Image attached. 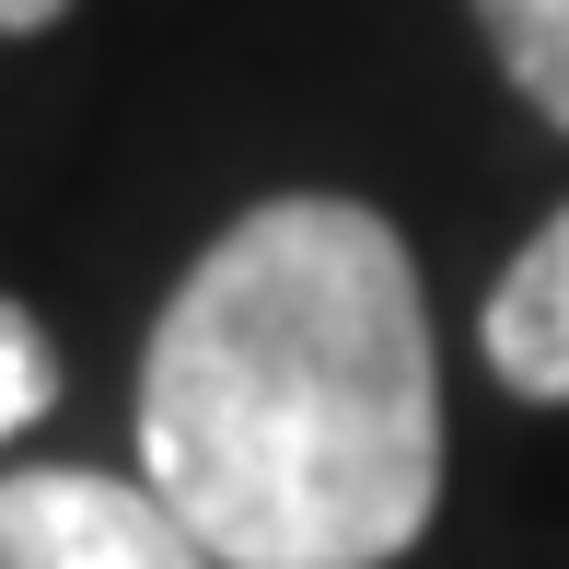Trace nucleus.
Returning a JSON list of instances; mask_svg holds the SVG:
<instances>
[{"label": "nucleus", "mask_w": 569, "mask_h": 569, "mask_svg": "<svg viewBox=\"0 0 569 569\" xmlns=\"http://www.w3.org/2000/svg\"><path fill=\"white\" fill-rule=\"evenodd\" d=\"M0 569H221L163 488L93 477V465H23L0 477Z\"/></svg>", "instance_id": "obj_2"}, {"label": "nucleus", "mask_w": 569, "mask_h": 569, "mask_svg": "<svg viewBox=\"0 0 569 569\" xmlns=\"http://www.w3.org/2000/svg\"><path fill=\"white\" fill-rule=\"evenodd\" d=\"M47 396H59V349H47V326L23 302H0V442L23 419H47Z\"/></svg>", "instance_id": "obj_5"}, {"label": "nucleus", "mask_w": 569, "mask_h": 569, "mask_svg": "<svg viewBox=\"0 0 569 569\" xmlns=\"http://www.w3.org/2000/svg\"><path fill=\"white\" fill-rule=\"evenodd\" d=\"M477 338H488V372H500L523 407H569V210L500 268Z\"/></svg>", "instance_id": "obj_3"}, {"label": "nucleus", "mask_w": 569, "mask_h": 569, "mask_svg": "<svg viewBox=\"0 0 569 569\" xmlns=\"http://www.w3.org/2000/svg\"><path fill=\"white\" fill-rule=\"evenodd\" d=\"M59 12H70V0H0V36H47Z\"/></svg>", "instance_id": "obj_6"}, {"label": "nucleus", "mask_w": 569, "mask_h": 569, "mask_svg": "<svg viewBox=\"0 0 569 569\" xmlns=\"http://www.w3.org/2000/svg\"><path fill=\"white\" fill-rule=\"evenodd\" d=\"M140 465L221 569H396L442 511L419 256L360 198H268L174 279Z\"/></svg>", "instance_id": "obj_1"}, {"label": "nucleus", "mask_w": 569, "mask_h": 569, "mask_svg": "<svg viewBox=\"0 0 569 569\" xmlns=\"http://www.w3.org/2000/svg\"><path fill=\"white\" fill-rule=\"evenodd\" d=\"M488 47H500L511 93H523L547 128H569V0H477Z\"/></svg>", "instance_id": "obj_4"}]
</instances>
